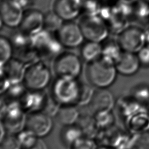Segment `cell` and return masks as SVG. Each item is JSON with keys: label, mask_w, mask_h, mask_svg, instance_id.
Returning a JSON list of instances; mask_svg holds the SVG:
<instances>
[{"label": "cell", "mask_w": 149, "mask_h": 149, "mask_svg": "<svg viewBox=\"0 0 149 149\" xmlns=\"http://www.w3.org/2000/svg\"><path fill=\"white\" fill-rule=\"evenodd\" d=\"M94 114V117L100 129L107 130L112 127L115 122V116L112 110L100 111Z\"/></svg>", "instance_id": "obj_24"}, {"label": "cell", "mask_w": 149, "mask_h": 149, "mask_svg": "<svg viewBox=\"0 0 149 149\" xmlns=\"http://www.w3.org/2000/svg\"><path fill=\"white\" fill-rule=\"evenodd\" d=\"M119 1L123 2H125V3H135L136 1H137L138 0H119Z\"/></svg>", "instance_id": "obj_38"}, {"label": "cell", "mask_w": 149, "mask_h": 149, "mask_svg": "<svg viewBox=\"0 0 149 149\" xmlns=\"http://www.w3.org/2000/svg\"><path fill=\"white\" fill-rule=\"evenodd\" d=\"M89 105L94 113L100 111L112 110L115 105L114 97L107 88H97L95 90Z\"/></svg>", "instance_id": "obj_15"}, {"label": "cell", "mask_w": 149, "mask_h": 149, "mask_svg": "<svg viewBox=\"0 0 149 149\" xmlns=\"http://www.w3.org/2000/svg\"><path fill=\"white\" fill-rule=\"evenodd\" d=\"M28 149H48V147L47 143L41 138H39L36 143Z\"/></svg>", "instance_id": "obj_35"}, {"label": "cell", "mask_w": 149, "mask_h": 149, "mask_svg": "<svg viewBox=\"0 0 149 149\" xmlns=\"http://www.w3.org/2000/svg\"><path fill=\"white\" fill-rule=\"evenodd\" d=\"M52 78L51 70L42 60H37L25 68L22 82L27 90L41 91L48 86Z\"/></svg>", "instance_id": "obj_3"}, {"label": "cell", "mask_w": 149, "mask_h": 149, "mask_svg": "<svg viewBox=\"0 0 149 149\" xmlns=\"http://www.w3.org/2000/svg\"><path fill=\"white\" fill-rule=\"evenodd\" d=\"M13 46L11 41L7 37L1 36L0 37V61L1 66H3L12 58L13 53Z\"/></svg>", "instance_id": "obj_25"}, {"label": "cell", "mask_w": 149, "mask_h": 149, "mask_svg": "<svg viewBox=\"0 0 149 149\" xmlns=\"http://www.w3.org/2000/svg\"><path fill=\"white\" fill-rule=\"evenodd\" d=\"M63 22L64 21L52 10L44 14V29L55 34L59 29Z\"/></svg>", "instance_id": "obj_23"}, {"label": "cell", "mask_w": 149, "mask_h": 149, "mask_svg": "<svg viewBox=\"0 0 149 149\" xmlns=\"http://www.w3.org/2000/svg\"><path fill=\"white\" fill-rule=\"evenodd\" d=\"M98 144L93 138L83 136L69 149H98Z\"/></svg>", "instance_id": "obj_33"}, {"label": "cell", "mask_w": 149, "mask_h": 149, "mask_svg": "<svg viewBox=\"0 0 149 149\" xmlns=\"http://www.w3.org/2000/svg\"><path fill=\"white\" fill-rule=\"evenodd\" d=\"M116 36V40L123 51L136 54L146 45L145 31L136 26L128 25Z\"/></svg>", "instance_id": "obj_8"}, {"label": "cell", "mask_w": 149, "mask_h": 149, "mask_svg": "<svg viewBox=\"0 0 149 149\" xmlns=\"http://www.w3.org/2000/svg\"><path fill=\"white\" fill-rule=\"evenodd\" d=\"M25 128L33 132L38 138H42L52 131L53 121L51 116L43 111L32 112L26 116Z\"/></svg>", "instance_id": "obj_11"}, {"label": "cell", "mask_w": 149, "mask_h": 149, "mask_svg": "<svg viewBox=\"0 0 149 149\" xmlns=\"http://www.w3.org/2000/svg\"><path fill=\"white\" fill-rule=\"evenodd\" d=\"M83 136L81 129L76 124L63 126L60 134L61 142L69 148Z\"/></svg>", "instance_id": "obj_21"}, {"label": "cell", "mask_w": 149, "mask_h": 149, "mask_svg": "<svg viewBox=\"0 0 149 149\" xmlns=\"http://www.w3.org/2000/svg\"><path fill=\"white\" fill-rule=\"evenodd\" d=\"M136 54L141 66L149 67V47L145 45Z\"/></svg>", "instance_id": "obj_34"}, {"label": "cell", "mask_w": 149, "mask_h": 149, "mask_svg": "<svg viewBox=\"0 0 149 149\" xmlns=\"http://www.w3.org/2000/svg\"><path fill=\"white\" fill-rule=\"evenodd\" d=\"M145 31V41L146 45L149 47V27L144 30Z\"/></svg>", "instance_id": "obj_37"}, {"label": "cell", "mask_w": 149, "mask_h": 149, "mask_svg": "<svg viewBox=\"0 0 149 149\" xmlns=\"http://www.w3.org/2000/svg\"><path fill=\"white\" fill-rule=\"evenodd\" d=\"M0 142L1 149H22L17 136L15 134H6Z\"/></svg>", "instance_id": "obj_32"}, {"label": "cell", "mask_w": 149, "mask_h": 149, "mask_svg": "<svg viewBox=\"0 0 149 149\" xmlns=\"http://www.w3.org/2000/svg\"><path fill=\"white\" fill-rule=\"evenodd\" d=\"M44 14L37 9H29L24 12L19 30L33 36L44 29Z\"/></svg>", "instance_id": "obj_12"}, {"label": "cell", "mask_w": 149, "mask_h": 149, "mask_svg": "<svg viewBox=\"0 0 149 149\" xmlns=\"http://www.w3.org/2000/svg\"><path fill=\"white\" fill-rule=\"evenodd\" d=\"M43 29L37 34L31 36V45L37 51L40 58H54L60 53L63 47L55 35Z\"/></svg>", "instance_id": "obj_7"}, {"label": "cell", "mask_w": 149, "mask_h": 149, "mask_svg": "<svg viewBox=\"0 0 149 149\" xmlns=\"http://www.w3.org/2000/svg\"><path fill=\"white\" fill-rule=\"evenodd\" d=\"M101 43L102 56L115 65L123 51L119 46L116 38H107Z\"/></svg>", "instance_id": "obj_20"}, {"label": "cell", "mask_w": 149, "mask_h": 149, "mask_svg": "<svg viewBox=\"0 0 149 149\" xmlns=\"http://www.w3.org/2000/svg\"><path fill=\"white\" fill-rule=\"evenodd\" d=\"M48 95L43 90H27L23 95L19 102L25 112L29 113L42 111Z\"/></svg>", "instance_id": "obj_14"}, {"label": "cell", "mask_w": 149, "mask_h": 149, "mask_svg": "<svg viewBox=\"0 0 149 149\" xmlns=\"http://www.w3.org/2000/svg\"><path fill=\"white\" fill-rule=\"evenodd\" d=\"M91 84L81 82L80 90L77 105L83 106L89 104L92 100L95 90Z\"/></svg>", "instance_id": "obj_28"}, {"label": "cell", "mask_w": 149, "mask_h": 149, "mask_svg": "<svg viewBox=\"0 0 149 149\" xmlns=\"http://www.w3.org/2000/svg\"><path fill=\"white\" fill-rule=\"evenodd\" d=\"M130 149H149V132L134 134Z\"/></svg>", "instance_id": "obj_31"}, {"label": "cell", "mask_w": 149, "mask_h": 149, "mask_svg": "<svg viewBox=\"0 0 149 149\" xmlns=\"http://www.w3.org/2000/svg\"><path fill=\"white\" fill-rule=\"evenodd\" d=\"M77 23L85 40L102 42L108 37V26L99 15H82Z\"/></svg>", "instance_id": "obj_6"}, {"label": "cell", "mask_w": 149, "mask_h": 149, "mask_svg": "<svg viewBox=\"0 0 149 149\" xmlns=\"http://www.w3.org/2000/svg\"><path fill=\"white\" fill-rule=\"evenodd\" d=\"M102 7L99 0H83L81 13L86 15H99Z\"/></svg>", "instance_id": "obj_29"}, {"label": "cell", "mask_w": 149, "mask_h": 149, "mask_svg": "<svg viewBox=\"0 0 149 149\" xmlns=\"http://www.w3.org/2000/svg\"><path fill=\"white\" fill-rule=\"evenodd\" d=\"M24 10L15 0L1 1L0 6L1 24L9 28L19 27Z\"/></svg>", "instance_id": "obj_10"}, {"label": "cell", "mask_w": 149, "mask_h": 149, "mask_svg": "<svg viewBox=\"0 0 149 149\" xmlns=\"http://www.w3.org/2000/svg\"><path fill=\"white\" fill-rule=\"evenodd\" d=\"M55 35L63 47L73 49L83 43L85 40L77 23L64 22Z\"/></svg>", "instance_id": "obj_9"}, {"label": "cell", "mask_w": 149, "mask_h": 149, "mask_svg": "<svg viewBox=\"0 0 149 149\" xmlns=\"http://www.w3.org/2000/svg\"><path fill=\"white\" fill-rule=\"evenodd\" d=\"M76 125L81 129L84 136L93 139L98 134L100 129L94 116L89 115H80Z\"/></svg>", "instance_id": "obj_22"}, {"label": "cell", "mask_w": 149, "mask_h": 149, "mask_svg": "<svg viewBox=\"0 0 149 149\" xmlns=\"http://www.w3.org/2000/svg\"><path fill=\"white\" fill-rule=\"evenodd\" d=\"M145 1H147V2H149V0H145Z\"/></svg>", "instance_id": "obj_40"}, {"label": "cell", "mask_w": 149, "mask_h": 149, "mask_svg": "<svg viewBox=\"0 0 149 149\" xmlns=\"http://www.w3.org/2000/svg\"><path fill=\"white\" fill-rule=\"evenodd\" d=\"M132 97L140 104L149 106V86L141 84L137 86L133 90Z\"/></svg>", "instance_id": "obj_27"}, {"label": "cell", "mask_w": 149, "mask_h": 149, "mask_svg": "<svg viewBox=\"0 0 149 149\" xmlns=\"http://www.w3.org/2000/svg\"><path fill=\"white\" fill-rule=\"evenodd\" d=\"M83 0H55L52 10L64 22L73 21L81 13Z\"/></svg>", "instance_id": "obj_13"}, {"label": "cell", "mask_w": 149, "mask_h": 149, "mask_svg": "<svg viewBox=\"0 0 149 149\" xmlns=\"http://www.w3.org/2000/svg\"><path fill=\"white\" fill-rule=\"evenodd\" d=\"M115 65L118 73L124 76L134 74L141 66L136 53L126 51L122 52Z\"/></svg>", "instance_id": "obj_16"}, {"label": "cell", "mask_w": 149, "mask_h": 149, "mask_svg": "<svg viewBox=\"0 0 149 149\" xmlns=\"http://www.w3.org/2000/svg\"><path fill=\"white\" fill-rule=\"evenodd\" d=\"M98 149H114L113 147L112 148H108L107 147H103V148H99Z\"/></svg>", "instance_id": "obj_39"}, {"label": "cell", "mask_w": 149, "mask_h": 149, "mask_svg": "<svg viewBox=\"0 0 149 149\" xmlns=\"http://www.w3.org/2000/svg\"><path fill=\"white\" fill-rule=\"evenodd\" d=\"M82 69V59L73 52H61L54 58L53 69L57 77L77 79Z\"/></svg>", "instance_id": "obj_5"}, {"label": "cell", "mask_w": 149, "mask_h": 149, "mask_svg": "<svg viewBox=\"0 0 149 149\" xmlns=\"http://www.w3.org/2000/svg\"><path fill=\"white\" fill-rule=\"evenodd\" d=\"M19 101H8L1 102V123L7 132L17 134L25 128L26 117Z\"/></svg>", "instance_id": "obj_4"}, {"label": "cell", "mask_w": 149, "mask_h": 149, "mask_svg": "<svg viewBox=\"0 0 149 149\" xmlns=\"http://www.w3.org/2000/svg\"><path fill=\"white\" fill-rule=\"evenodd\" d=\"M117 73L115 64L102 56L87 63L86 69L88 82L97 88H106L112 85L116 80Z\"/></svg>", "instance_id": "obj_1"}, {"label": "cell", "mask_w": 149, "mask_h": 149, "mask_svg": "<svg viewBox=\"0 0 149 149\" xmlns=\"http://www.w3.org/2000/svg\"><path fill=\"white\" fill-rule=\"evenodd\" d=\"M102 6H114L119 0H99Z\"/></svg>", "instance_id": "obj_36"}, {"label": "cell", "mask_w": 149, "mask_h": 149, "mask_svg": "<svg viewBox=\"0 0 149 149\" xmlns=\"http://www.w3.org/2000/svg\"><path fill=\"white\" fill-rule=\"evenodd\" d=\"M80 113L76 105H61L57 111L55 118L57 122L63 126L76 124Z\"/></svg>", "instance_id": "obj_18"}, {"label": "cell", "mask_w": 149, "mask_h": 149, "mask_svg": "<svg viewBox=\"0 0 149 149\" xmlns=\"http://www.w3.org/2000/svg\"><path fill=\"white\" fill-rule=\"evenodd\" d=\"M22 149H28L33 147L39 139L33 132L24 128L17 134Z\"/></svg>", "instance_id": "obj_26"}, {"label": "cell", "mask_w": 149, "mask_h": 149, "mask_svg": "<svg viewBox=\"0 0 149 149\" xmlns=\"http://www.w3.org/2000/svg\"><path fill=\"white\" fill-rule=\"evenodd\" d=\"M1 1H5V0H1Z\"/></svg>", "instance_id": "obj_41"}, {"label": "cell", "mask_w": 149, "mask_h": 149, "mask_svg": "<svg viewBox=\"0 0 149 149\" xmlns=\"http://www.w3.org/2000/svg\"><path fill=\"white\" fill-rule=\"evenodd\" d=\"M24 64L19 59L12 58L1 66V74H3L12 83L22 82L25 70Z\"/></svg>", "instance_id": "obj_17"}, {"label": "cell", "mask_w": 149, "mask_h": 149, "mask_svg": "<svg viewBox=\"0 0 149 149\" xmlns=\"http://www.w3.org/2000/svg\"><path fill=\"white\" fill-rule=\"evenodd\" d=\"M80 86L77 79L56 77L52 84L51 95L61 105H77Z\"/></svg>", "instance_id": "obj_2"}, {"label": "cell", "mask_w": 149, "mask_h": 149, "mask_svg": "<svg viewBox=\"0 0 149 149\" xmlns=\"http://www.w3.org/2000/svg\"><path fill=\"white\" fill-rule=\"evenodd\" d=\"M133 7V15L140 19H149V2L145 0H138Z\"/></svg>", "instance_id": "obj_30"}, {"label": "cell", "mask_w": 149, "mask_h": 149, "mask_svg": "<svg viewBox=\"0 0 149 149\" xmlns=\"http://www.w3.org/2000/svg\"><path fill=\"white\" fill-rule=\"evenodd\" d=\"M102 55V45L101 42L86 40L80 46V56L82 60L89 63L93 62Z\"/></svg>", "instance_id": "obj_19"}]
</instances>
